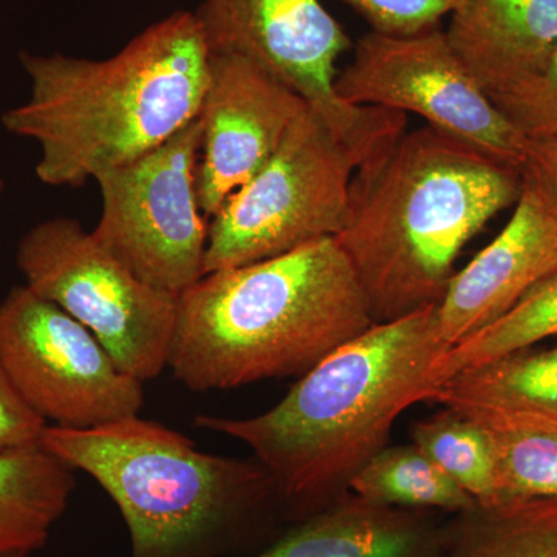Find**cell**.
Returning a JSON list of instances; mask_svg holds the SVG:
<instances>
[{
  "mask_svg": "<svg viewBox=\"0 0 557 557\" xmlns=\"http://www.w3.org/2000/svg\"><path fill=\"white\" fill-rule=\"evenodd\" d=\"M446 350L434 304L336 348L267 412L201 413L194 426L247 445L285 511L300 520L347 493L359 469L391 445L399 416L431 397L432 369Z\"/></svg>",
  "mask_w": 557,
  "mask_h": 557,
  "instance_id": "cell-1",
  "label": "cell"
},
{
  "mask_svg": "<svg viewBox=\"0 0 557 557\" xmlns=\"http://www.w3.org/2000/svg\"><path fill=\"white\" fill-rule=\"evenodd\" d=\"M520 193L522 172L429 126L359 164L335 239L373 324L438 304L461 249Z\"/></svg>",
  "mask_w": 557,
  "mask_h": 557,
  "instance_id": "cell-2",
  "label": "cell"
},
{
  "mask_svg": "<svg viewBox=\"0 0 557 557\" xmlns=\"http://www.w3.org/2000/svg\"><path fill=\"white\" fill-rule=\"evenodd\" d=\"M209 57L194 11L150 25L108 60L22 51L30 95L3 112V127L38 143L39 182L78 188L199 119Z\"/></svg>",
  "mask_w": 557,
  "mask_h": 557,
  "instance_id": "cell-3",
  "label": "cell"
},
{
  "mask_svg": "<svg viewBox=\"0 0 557 557\" xmlns=\"http://www.w3.org/2000/svg\"><path fill=\"white\" fill-rule=\"evenodd\" d=\"M372 325L350 260L327 237L183 292L168 369L193 392L300 379Z\"/></svg>",
  "mask_w": 557,
  "mask_h": 557,
  "instance_id": "cell-4",
  "label": "cell"
},
{
  "mask_svg": "<svg viewBox=\"0 0 557 557\" xmlns=\"http://www.w3.org/2000/svg\"><path fill=\"white\" fill-rule=\"evenodd\" d=\"M42 446L86 472L120 509L131 557H220L282 505L258 458L203 453L139 416L91 429L49 426Z\"/></svg>",
  "mask_w": 557,
  "mask_h": 557,
  "instance_id": "cell-5",
  "label": "cell"
},
{
  "mask_svg": "<svg viewBox=\"0 0 557 557\" xmlns=\"http://www.w3.org/2000/svg\"><path fill=\"white\" fill-rule=\"evenodd\" d=\"M358 166L307 104L269 161L208 220L207 274L338 236Z\"/></svg>",
  "mask_w": 557,
  "mask_h": 557,
  "instance_id": "cell-6",
  "label": "cell"
},
{
  "mask_svg": "<svg viewBox=\"0 0 557 557\" xmlns=\"http://www.w3.org/2000/svg\"><path fill=\"white\" fill-rule=\"evenodd\" d=\"M25 287L61 307L141 383L168 369L178 296L146 284L84 231L78 220H44L16 252Z\"/></svg>",
  "mask_w": 557,
  "mask_h": 557,
  "instance_id": "cell-7",
  "label": "cell"
},
{
  "mask_svg": "<svg viewBox=\"0 0 557 557\" xmlns=\"http://www.w3.org/2000/svg\"><path fill=\"white\" fill-rule=\"evenodd\" d=\"M209 54L260 65L317 110L359 164L406 132V113L357 108L335 91L351 42L321 0H201L194 11Z\"/></svg>",
  "mask_w": 557,
  "mask_h": 557,
  "instance_id": "cell-8",
  "label": "cell"
},
{
  "mask_svg": "<svg viewBox=\"0 0 557 557\" xmlns=\"http://www.w3.org/2000/svg\"><path fill=\"white\" fill-rule=\"evenodd\" d=\"M201 143L194 120L159 148L98 175L91 236L132 274L182 295L207 274L208 219L197 194Z\"/></svg>",
  "mask_w": 557,
  "mask_h": 557,
  "instance_id": "cell-9",
  "label": "cell"
},
{
  "mask_svg": "<svg viewBox=\"0 0 557 557\" xmlns=\"http://www.w3.org/2000/svg\"><path fill=\"white\" fill-rule=\"evenodd\" d=\"M335 91L357 108L416 113L432 129L522 172L528 139L479 86L440 28L362 36L350 64L336 76Z\"/></svg>",
  "mask_w": 557,
  "mask_h": 557,
  "instance_id": "cell-10",
  "label": "cell"
},
{
  "mask_svg": "<svg viewBox=\"0 0 557 557\" xmlns=\"http://www.w3.org/2000/svg\"><path fill=\"white\" fill-rule=\"evenodd\" d=\"M0 359L49 426H104L139 416L145 405V383L124 373L76 319L25 285L0 302Z\"/></svg>",
  "mask_w": 557,
  "mask_h": 557,
  "instance_id": "cell-11",
  "label": "cell"
},
{
  "mask_svg": "<svg viewBox=\"0 0 557 557\" xmlns=\"http://www.w3.org/2000/svg\"><path fill=\"white\" fill-rule=\"evenodd\" d=\"M307 102L267 70L237 54H211L197 166L208 220L273 156Z\"/></svg>",
  "mask_w": 557,
  "mask_h": 557,
  "instance_id": "cell-12",
  "label": "cell"
},
{
  "mask_svg": "<svg viewBox=\"0 0 557 557\" xmlns=\"http://www.w3.org/2000/svg\"><path fill=\"white\" fill-rule=\"evenodd\" d=\"M555 270L557 208L522 177L507 226L454 274L437 304L440 341L449 348L493 324Z\"/></svg>",
  "mask_w": 557,
  "mask_h": 557,
  "instance_id": "cell-13",
  "label": "cell"
},
{
  "mask_svg": "<svg viewBox=\"0 0 557 557\" xmlns=\"http://www.w3.org/2000/svg\"><path fill=\"white\" fill-rule=\"evenodd\" d=\"M445 33L496 100L547 67L557 50V0H457Z\"/></svg>",
  "mask_w": 557,
  "mask_h": 557,
  "instance_id": "cell-14",
  "label": "cell"
},
{
  "mask_svg": "<svg viewBox=\"0 0 557 557\" xmlns=\"http://www.w3.org/2000/svg\"><path fill=\"white\" fill-rule=\"evenodd\" d=\"M443 525L428 511L347 491L251 557H440Z\"/></svg>",
  "mask_w": 557,
  "mask_h": 557,
  "instance_id": "cell-15",
  "label": "cell"
},
{
  "mask_svg": "<svg viewBox=\"0 0 557 557\" xmlns=\"http://www.w3.org/2000/svg\"><path fill=\"white\" fill-rule=\"evenodd\" d=\"M75 472L42 443L0 454V557L46 548L75 493Z\"/></svg>",
  "mask_w": 557,
  "mask_h": 557,
  "instance_id": "cell-16",
  "label": "cell"
},
{
  "mask_svg": "<svg viewBox=\"0 0 557 557\" xmlns=\"http://www.w3.org/2000/svg\"><path fill=\"white\" fill-rule=\"evenodd\" d=\"M440 557H557V498L509 497L457 512Z\"/></svg>",
  "mask_w": 557,
  "mask_h": 557,
  "instance_id": "cell-17",
  "label": "cell"
},
{
  "mask_svg": "<svg viewBox=\"0 0 557 557\" xmlns=\"http://www.w3.org/2000/svg\"><path fill=\"white\" fill-rule=\"evenodd\" d=\"M428 401L465 403L557 426V347H533L461 370L435 386Z\"/></svg>",
  "mask_w": 557,
  "mask_h": 557,
  "instance_id": "cell-18",
  "label": "cell"
},
{
  "mask_svg": "<svg viewBox=\"0 0 557 557\" xmlns=\"http://www.w3.org/2000/svg\"><path fill=\"white\" fill-rule=\"evenodd\" d=\"M443 406L460 410L490 435L496 450L500 498H557L555 424L465 403Z\"/></svg>",
  "mask_w": 557,
  "mask_h": 557,
  "instance_id": "cell-19",
  "label": "cell"
},
{
  "mask_svg": "<svg viewBox=\"0 0 557 557\" xmlns=\"http://www.w3.org/2000/svg\"><path fill=\"white\" fill-rule=\"evenodd\" d=\"M348 491L375 504L420 511L457 515L478 504L416 443L388 445L370 458L350 480Z\"/></svg>",
  "mask_w": 557,
  "mask_h": 557,
  "instance_id": "cell-20",
  "label": "cell"
},
{
  "mask_svg": "<svg viewBox=\"0 0 557 557\" xmlns=\"http://www.w3.org/2000/svg\"><path fill=\"white\" fill-rule=\"evenodd\" d=\"M557 335V270L530 289L508 313L449 347L435 361V386L461 370L475 368Z\"/></svg>",
  "mask_w": 557,
  "mask_h": 557,
  "instance_id": "cell-21",
  "label": "cell"
},
{
  "mask_svg": "<svg viewBox=\"0 0 557 557\" xmlns=\"http://www.w3.org/2000/svg\"><path fill=\"white\" fill-rule=\"evenodd\" d=\"M442 408L413 424V443L478 504L497 502L500 482L490 435L460 410Z\"/></svg>",
  "mask_w": 557,
  "mask_h": 557,
  "instance_id": "cell-22",
  "label": "cell"
},
{
  "mask_svg": "<svg viewBox=\"0 0 557 557\" xmlns=\"http://www.w3.org/2000/svg\"><path fill=\"white\" fill-rule=\"evenodd\" d=\"M493 101L530 141L557 138V50L536 78Z\"/></svg>",
  "mask_w": 557,
  "mask_h": 557,
  "instance_id": "cell-23",
  "label": "cell"
},
{
  "mask_svg": "<svg viewBox=\"0 0 557 557\" xmlns=\"http://www.w3.org/2000/svg\"><path fill=\"white\" fill-rule=\"evenodd\" d=\"M369 22L372 32L412 36L438 28L457 0H341Z\"/></svg>",
  "mask_w": 557,
  "mask_h": 557,
  "instance_id": "cell-24",
  "label": "cell"
},
{
  "mask_svg": "<svg viewBox=\"0 0 557 557\" xmlns=\"http://www.w3.org/2000/svg\"><path fill=\"white\" fill-rule=\"evenodd\" d=\"M49 424L24 401L0 359V454L40 445Z\"/></svg>",
  "mask_w": 557,
  "mask_h": 557,
  "instance_id": "cell-25",
  "label": "cell"
},
{
  "mask_svg": "<svg viewBox=\"0 0 557 557\" xmlns=\"http://www.w3.org/2000/svg\"><path fill=\"white\" fill-rule=\"evenodd\" d=\"M522 177L533 182L557 208V138L528 139Z\"/></svg>",
  "mask_w": 557,
  "mask_h": 557,
  "instance_id": "cell-26",
  "label": "cell"
},
{
  "mask_svg": "<svg viewBox=\"0 0 557 557\" xmlns=\"http://www.w3.org/2000/svg\"><path fill=\"white\" fill-rule=\"evenodd\" d=\"M2 193H3V182L0 180V199H2Z\"/></svg>",
  "mask_w": 557,
  "mask_h": 557,
  "instance_id": "cell-27",
  "label": "cell"
},
{
  "mask_svg": "<svg viewBox=\"0 0 557 557\" xmlns=\"http://www.w3.org/2000/svg\"><path fill=\"white\" fill-rule=\"evenodd\" d=\"M5 557H28V556L13 555V556H5Z\"/></svg>",
  "mask_w": 557,
  "mask_h": 557,
  "instance_id": "cell-28",
  "label": "cell"
}]
</instances>
